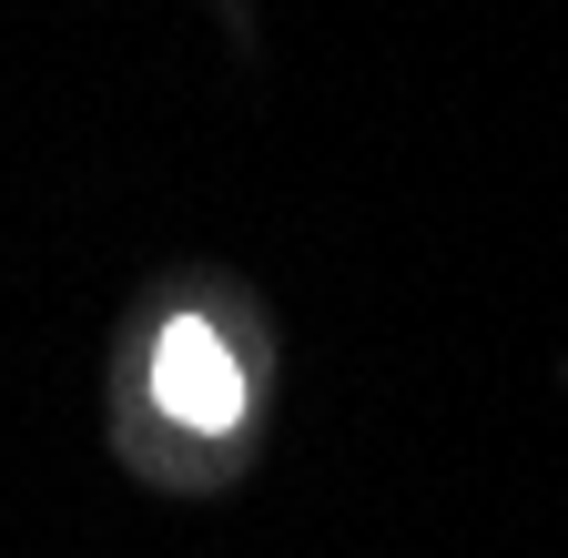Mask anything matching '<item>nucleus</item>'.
I'll list each match as a JSON object with an SVG mask.
<instances>
[{
	"instance_id": "nucleus-1",
	"label": "nucleus",
	"mask_w": 568,
	"mask_h": 558,
	"mask_svg": "<svg viewBox=\"0 0 568 558\" xmlns=\"http://www.w3.org/2000/svg\"><path fill=\"white\" fill-rule=\"evenodd\" d=\"M153 406L173 416V427H203V437H224L234 416H244V366H234V345L213 335V325H163L153 345Z\"/></svg>"
}]
</instances>
